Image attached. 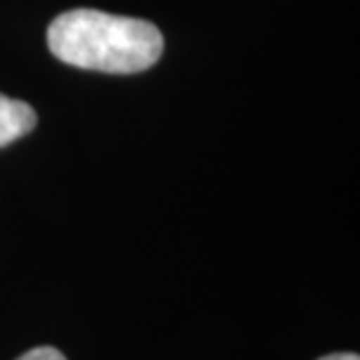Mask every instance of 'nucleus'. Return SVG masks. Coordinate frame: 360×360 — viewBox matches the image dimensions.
Returning <instances> with one entry per match:
<instances>
[{
    "label": "nucleus",
    "mask_w": 360,
    "mask_h": 360,
    "mask_svg": "<svg viewBox=\"0 0 360 360\" xmlns=\"http://www.w3.org/2000/svg\"><path fill=\"white\" fill-rule=\"evenodd\" d=\"M47 45L56 59L101 73H141L160 61L164 38L150 21L98 10H70L47 28Z\"/></svg>",
    "instance_id": "obj_1"
},
{
    "label": "nucleus",
    "mask_w": 360,
    "mask_h": 360,
    "mask_svg": "<svg viewBox=\"0 0 360 360\" xmlns=\"http://www.w3.org/2000/svg\"><path fill=\"white\" fill-rule=\"evenodd\" d=\"M35 122H38V117H35V110L31 105L0 94V148L31 134L35 129Z\"/></svg>",
    "instance_id": "obj_2"
},
{
    "label": "nucleus",
    "mask_w": 360,
    "mask_h": 360,
    "mask_svg": "<svg viewBox=\"0 0 360 360\" xmlns=\"http://www.w3.org/2000/svg\"><path fill=\"white\" fill-rule=\"evenodd\" d=\"M17 360H66L59 349L54 347H38V349H31L26 351L24 356H19Z\"/></svg>",
    "instance_id": "obj_3"
},
{
    "label": "nucleus",
    "mask_w": 360,
    "mask_h": 360,
    "mask_svg": "<svg viewBox=\"0 0 360 360\" xmlns=\"http://www.w3.org/2000/svg\"><path fill=\"white\" fill-rule=\"evenodd\" d=\"M319 360H360L356 354H330V356H323Z\"/></svg>",
    "instance_id": "obj_4"
}]
</instances>
